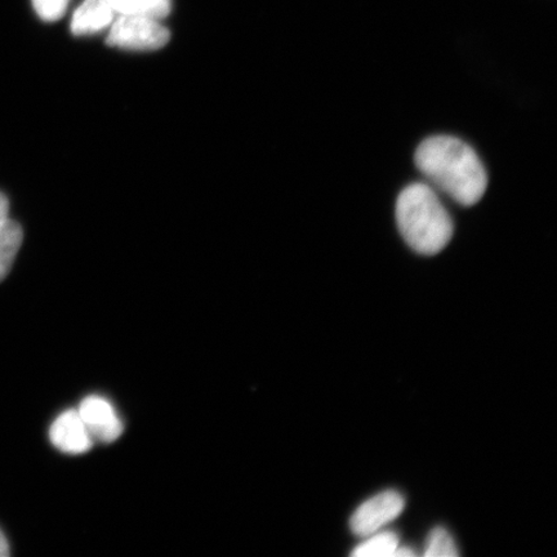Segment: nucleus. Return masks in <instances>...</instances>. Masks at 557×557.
I'll return each instance as SVG.
<instances>
[{
  "instance_id": "f257e3e1",
  "label": "nucleus",
  "mask_w": 557,
  "mask_h": 557,
  "mask_svg": "<svg viewBox=\"0 0 557 557\" xmlns=\"http://www.w3.org/2000/svg\"><path fill=\"white\" fill-rule=\"evenodd\" d=\"M417 169L438 191L463 207L475 206L484 197L487 174L476 151L462 139L434 136L418 146Z\"/></svg>"
},
{
  "instance_id": "f03ea898",
  "label": "nucleus",
  "mask_w": 557,
  "mask_h": 557,
  "mask_svg": "<svg viewBox=\"0 0 557 557\" xmlns=\"http://www.w3.org/2000/svg\"><path fill=\"white\" fill-rule=\"evenodd\" d=\"M396 222L403 239L414 252L435 256L448 246L455 224L433 186L409 185L396 201Z\"/></svg>"
},
{
  "instance_id": "7ed1b4c3",
  "label": "nucleus",
  "mask_w": 557,
  "mask_h": 557,
  "mask_svg": "<svg viewBox=\"0 0 557 557\" xmlns=\"http://www.w3.org/2000/svg\"><path fill=\"white\" fill-rule=\"evenodd\" d=\"M171 34L160 20L121 15L108 35L110 47L128 51H156L169 44Z\"/></svg>"
},
{
  "instance_id": "20e7f679",
  "label": "nucleus",
  "mask_w": 557,
  "mask_h": 557,
  "mask_svg": "<svg viewBox=\"0 0 557 557\" xmlns=\"http://www.w3.org/2000/svg\"><path fill=\"white\" fill-rule=\"evenodd\" d=\"M406 500L399 492L385 491L361 504L350 519L351 531L359 537H368L382 531L404 511Z\"/></svg>"
},
{
  "instance_id": "39448f33",
  "label": "nucleus",
  "mask_w": 557,
  "mask_h": 557,
  "mask_svg": "<svg viewBox=\"0 0 557 557\" xmlns=\"http://www.w3.org/2000/svg\"><path fill=\"white\" fill-rule=\"evenodd\" d=\"M78 413L94 441L113 443L123 434V421L113 404L100 395H89L83 399Z\"/></svg>"
},
{
  "instance_id": "423d86ee",
  "label": "nucleus",
  "mask_w": 557,
  "mask_h": 557,
  "mask_svg": "<svg viewBox=\"0 0 557 557\" xmlns=\"http://www.w3.org/2000/svg\"><path fill=\"white\" fill-rule=\"evenodd\" d=\"M50 438L54 447L66 455H85L92 449L95 443L78 409L65 410L55 418L50 430Z\"/></svg>"
},
{
  "instance_id": "0eeeda50",
  "label": "nucleus",
  "mask_w": 557,
  "mask_h": 557,
  "mask_svg": "<svg viewBox=\"0 0 557 557\" xmlns=\"http://www.w3.org/2000/svg\"><path fill=\"white\" fill-rule=\"evenodd\" d=\"M114 13L108 0H85L74 13L72 33L78 37L100 33L113 24Z\"/></svg>"
},
{
  "instance_id": "6e6552de",
  "label": "nucleus",
  "mask_w": 557,
  "mask_h": 557,
  "mask_svg": "<svg viewBox=\"0 0 557 557\" xmlns=\"http://www.w3.org/2000/svg\"><path fill=\"white\" fill-rule=\"evenodd\" d=\"M24 240L23 227L11 219L0 226V282L9 275Z\"/></svg>"
},
{
  "instance_id": "1a4fd4ad",
  "label": "nucleus",
  "mask_w": 557,
  "mask_h": 557,
  "mask_svg": "<svg viewBox=\"0 0 557 557\" xmlns=\"http://www.w3.org/2000/svg\"><path fill=\"white\" fill-rule=\"evenodd\" d=\"M108 2L120 15L156 20L169 16L172 9L171 0H108Z\"/></svg>"
},
{
  "instance_id": "9d476101",
  "label": "nucleus",
  "mask_w": 557,
  "mask_h": 557,
  "mask_svg": "<svg viewBox=\"0 0 557 557\" xmlns=\"http://www.w3.org/2000/svg\"><path fill=\"white\" fill-rule=\"evenodd\" d=\"M364 542L351 553L355 557H393L396 548L400 546L398 534L389 531H380L366 537Z\"/></svg>"
},
{
  "instance_id": "9b49d317",
  "label": "nucleus",
  "mask_w": 557,
  "mask_h": 557,
  "mask_svg": "<svg viewBox=\"0 0 557 557\" xmlns=\"http://www.w3.org/2000/svg\"><path fill=\"white\" fill-rule=\"evenodd\" d=\"M428 557H457L459 555L455 540H453L447 529L438 527L429 534L426 542Z\"/></svg>"
},
{
  "instance_id": "f8f14e48",
  "label": "nucleus",
  "mask_w": 557,
  "mask_h": 557,
  "mask_svg": "<svg viewBox=\"0 0 557 557\" xmlns=\"http://www.w3.org/2000/svg\"><path fill=\"white\" fill-rule=\"evenodd\" d=\"M70 0H33L35 12L41 20L52 23L65 15Z\"/></svg>"
},
{
  "instance_id": "ddd939ff",
  "label": "nucleus",
  "mask_w": 557,
  "mask_h": 557,
  "mask_svg": "<svg viewBox=\"0 0 557 557\" xmlns=\"http://www.w3.org/2000/svg\"><path fill=\"white\" fill-rule=\"evenodd\" d=\"M9 211H10L9 199L5 198V195L0 194V226H2L4 224V222L10 219Z\"/></svg>"
},
{
  "instance_id": "4468645a",
  "label": "nucleus",
  "mask_w": 557,
  "mask_h": 557,
  "mask_svg": "<svg viewBox=\"0 0 557 557\" xmlns=\"http://www.w3.org/2000/svg\"><path fill=\"white\" fill-rule=\"evenodd\" d=\"M10 555V545L7 542L4 534L0 531V557H5Z\"/></svg>"
},
{
  "instance_id": "2eb2a0df",
  "label": "nucleus",
  "mask_w": 557,
  "mask_h": 557,
  "mask_svg": "<svg viewBox=\"0 0 557 557\" xmlns=\"http://www.w3.org/2000/svg\"><path fill=\"white\" fill-rule=\"evenodd\" d=\"M393 556H396V557H412V556H416V553L413 552L412 548H409V547H398L396 548V552L394 553Z\"/></svg>"
}]
</instances>
